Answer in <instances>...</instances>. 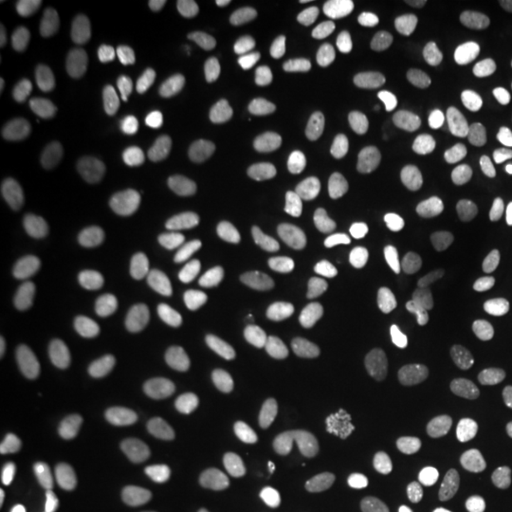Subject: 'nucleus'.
Here are the masks:
<instances>
[{
	"mask_svg": "<svg viewBox=\"0 0 512 512\" xmlns=\"http://www.w3.org/2000/svg\"><path fill=\"white\" fill-rule=\"evenodd\" d=\"M482 512H512V463L501 467L482 494Z\"/></svg>",
	"mask_w": 512,
	"mask_h": 512,
	"instance_id": "nucleus-15",
	"label": "nucleus"
},
{
	"mask_svg": "<svg viewBox=\"0 0 512 512\" xmlns=\"http://www.w3.org/2000/svg\"><path fill=\"white\" fill-rule=\"evenodd\" d=\"M164 16L160 0H80L65 12V42L76 61L107 69L137 54Z\"/></svg>",
	"mask_w": 512,
	"mask_h": 512,
	"instance_id": "nucleus-9",
	"label": "nucleus"
},
{
	"mask_svg": "<svg viewBox=\"0 0 512 512\" xmlns=\"http://www.w3.org/2000/svg\"><path fill=\"white\" fill-rule=\"evenodd\" d=\"M353 255L346 209L330 194H293L266 228V285L289 311H319L342 293Z\"/></svg>",
	"mask_w": 512,
	"mask_h": 512,
	"instance_id": "nucleus-1",
	"label": "nucleus"
},
{
	"mask_svg": "<svg viewBox=\"0 0 512 512\" xmlns=\"http://www.w3.org/2000/svg\"><path fill=\"white\" fill-rule=\"evenodd\" d=\"M467 220L463 198L433 179H406L391 198V228L406 251H433L459 236Z\"/></svg>",
	"mask_w": 512,
	"mask_h": 512,
	"instance_id": "nucleus-10",
	"label": "nucleus"
},
{
	"mask_svg": "<svg viewBox=\"0 0 512 512\" xmlns=\"http://www.w3.org/2000/svg\"><path fill=\"white\" fill-rule=\"evenodd\" d=\"M239 103L232 50L209 31H186L160 88V137L171 148H198L228 129Z\"/></svg>",
	"mask_w": 512,
	"mask_h": 512,
	"instance_id": "nucleus-3",
	"label": "nucleus"
},
{
	"mask_svg": "<svg viewBox=\"0 0 512 512\" xmlns=\"http://www.w3.org/2000/svg\"><path fill=\"white\" fill-rule=\"evenodd\" d=\"M27 171V129L19 118V107L12 99H4L0 110V183L16 186Z\"/></svg>",
	"mask_w": 512,
	"mask_h": 512,
	"instance_id": "nucleus-14",
	"label": "nucleus"
},
{
	"mask_svg": "<svg viewBox=\"0 0 512 512\" xmlns=\"http://www.w3.org/2000/svg\"><path fill=\"white\" fill-rule=\"evenodd\" d=\"M129 361V334L118 319L92 315L65 334L50 361L54 395L73 410H92L107 399Z\"/></svg>",
	"mask_w": 512,
	"mask_h": 512,
	"instance_id": "nucleus-8",
	"label": "nucleus"
},
{
	"mask_svg": "<svg viewBox=\"0 0 512 512\" xmlns=\"http://www.w3.org/2000/svg\"><path fill=\"white\" fill-rule=\"evenodd\" d=\"M467 342L482 368L486 395L497 406H509L512 391V304L486 300L467 319Z\"/></svg>",
	"mask_w": 512,
	"mask_h": 512,
	"instance_id": "nucleus-11",
	"label": "nucleus"
},
{
	"mask_svg": "<svg viewBox=\"0 0 512 512\" xmlns=\"http://www.w3.org/2000/svg\"><path fill=\"white\" fill-rule=\"evenodd\" d=\"M478 247L497 262L512 258V183H475L463 198Z\"/></svg>",
	"mask_w": 512,
	"mask_h": 512,
	"instance_id": "nucleus-13",
	"label": "nucleus"
},
{
	"mask_svg": "<svg viewBox=\"0 0 512 512\" xmlns=\"http://www.w3.org/2000/svg\"><path fill=\"white\" fill-rule=\"evenodd\" d=\"M118 425L152 467L171 475H202L228 444L209 406L179 391H133L118 403Z\"/></svg>",
	"mask_w": 512,
	"mask_h": 512,
	"instance_id": "nucleus-4",
	"label": "nucleus"
},
{
	"mask_svg": "<svg viewBox=\"0 0 512 512\" xmlns=\"http://www.w3.org/2000/svg\"><path fill=\"white\" fill-rule=\"evenodd\" d=\"M141 311L152 349L175 368L205 365L220 349V311L205 277L179 258H156L141 281Z\"/></svg>",
	"mask_w": 512,
	"mask_h": 512,
	"instance_id": "nucleus-5",
	"label": "nucleus"
},
{
	"mask_svg": "<svg viewBox=\"0 0 512 512\" xmlns=\"http://www.w3.org/2000/svg\"><path fill=\"white\" fill-rule=\"evenodd\" d=\"M12 512H122V497L92 471H65L38 482Z\"/></svg>",
	"mask_w": 512,
	"mask_h": 512,
	"instance_id": "nucleus-12",
	"label": "nucleus"
},
{
	"mask_svg": "<svg viewBox=\"0 0 512 512\" xmlns=\"http://www.w3.org/2000/svg\"><path fill=\"white\" fill-rule=\"evenodd\" d=\"M16 315L12 311H4L0 315V365L8 368L12 365V353H16Z\"/></svg>",
	"mask_w": 512,
	"mask_h": 512,
	"instance_id": "nucleus-16",
	"label": "nucleus"
},
{
	"mask_svg": "<svg viewBox=\"0 0 512 512\" xmlns=\"http://www.w3.org/2000/svg\"><path fill=\"white\" fill-rule=\"evenodd\" d=\"M122 152V133L107 110L73 107L46 145V179L65 205H95L107 194Z\"/></svg>",
	"mask_w": 512,
	"mask_h": 512,
	"instance_id": "nucleus-7",
	"label": "nucleus"
},
{
	"mask_svg": "<svg viewBox=\"0 0 512 512\" xmlns=\"http://www.w3.org/2000/svg\"><path fill=\"white\" fill-rule=\"evenodd\" d=\"M365 148V103L357 76L338 57H311L285 107V156L311 179L342 175Z\"/></svg>",
	"mask_w": 512,
	"mask_h": 512,
	"instance_id": "nucleus-2",
	"label": "nucleus"
},
{
	"mask_svg": "<svg viewBox=\"0 0 512 512\" xmlns=\"http://www.w3.org/2000/svg\"><path fill=\"white\" fill-rule=\"evenodd\" d=\"M414 421L421 448L433 459H459L478 429V395L448 342H425L410 365Z\"/></svg>",
	"mask_w": 512,
	"mask_h": 512,
	"instance_id": "nucleus-6",
	"label": "nucleus"
}]
</instances>
